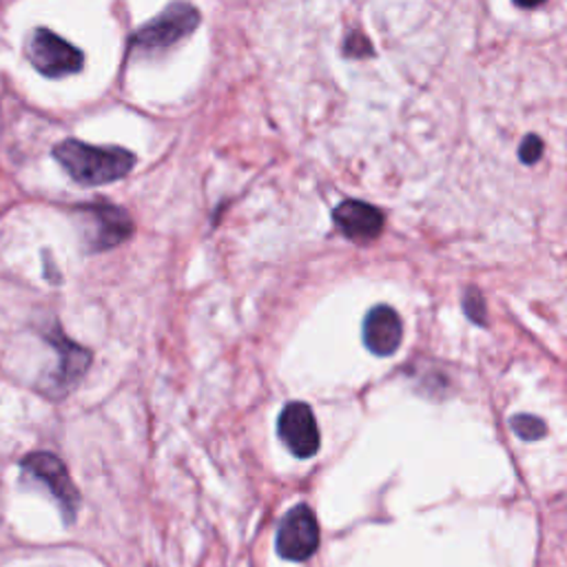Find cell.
<instances>
[{
    "label": "cell",
    "instance_id": "7",
    "mask_svg": "<svg viewBox=\"0 0 567 567\" xmlns=\"http://www.w3.org/2000/svg\"><path fill=\"white\" fill-rule=\"evenodd\" d=\"M277 434L297 460H310L317 455L321 439L315 412L308 404H288L277 419Z\"/></svg>",
    "mask_w": 567,
    "mask_h": 567
},
{
    "label": "cell",
    "instance_id": "4",
    "mask_svg": "<svg viewBox=\"0 0 567 567\" xmlns=\"http://www.w3.org/2000/svg\"><path fill=\"white\" fill-rule=\"evenodd\" d=\"M23 473L34 477L36 481H41L43 486L49 488V492L54 495V499L58 501L63 514L67 517V521L76 517L78 506H80V492L76 488V484L71 481L65 464L52 455V452H32L21 464Z\"/></svg>",
    "mask_w": 567,
    "mask_h": 567
},
{
    "label": "cell",
    "instance_id": "8",
    "mask_svg": "<svg viewBox=\"0 0 567 567\" xmlns=\"http://www.w3.org/2000/svg\"><path fill=\"white\" fill-rule=\"evenodd\" d=\"M337 229L355 245H371L384 231V213L368 202L347 200L332 211Z\"/></svg>",
    "mask_w": 567,
    "mask_h": 567
},
{
    "label": "cell",
    "instance_id": "12",
    "mask_svg": "<svg viewBox=\"0 0 567 567\" xmlns=\"http://www.w3.org/2000/svg\"><path fill=\"white\" fill-rule=\"evenodd\" d=\"M464 308L468 313V317L477 324H486V306H484V299L479 295V291H468L466 297H464Z\"/></svg>",
    "mask_w": 567,
    "mask_h": 567
},
{
    "label": "cell",
    "instance_id": "15",
    "mask_svg": "<svg viewBox=\"0 0 567 567\" xmlns=\"http://www.w3.org/2000/svg\"><path fill=\"white\" fill-rule=\"evenodd\" d=\"M543 3H545V0H514V5H519L523 10H532V8H538Z\"/></svg>",
    "mask_w": 567,
    "mask_h": 567
},
{
    "label": "cell",
    "instance_id": "3",
    "mask_svg": "<svg viewBox=\"0 0 567 567\" xmlns=\"http://www.w3.org/2000/svg\"><path fill=\"white\" fill-rule=\"evenodd\" d=\"M27 54L32 65L47 78H65L78 73L84 65L82 52L47 27H38L32 34Z\"/></svg>",
    "mask_w": 567,
    "mask_h": 567
},
{
    "label": "cell",
    "instance_id": "5",
    "mask_svg": "<svg viewBox=\"0 0 567 567\" xmlns=\"http://www.w3.org/2000/svg\"><path fill=\"white\" fill-rule=\"evenodd\" d=\"M319 547V523L308 506L293 508L280 523L275 549L286 560H306Z\"/></svg>",
    "mask_w": 567,
    "mask_h": 567
},
{
    "label": "cell",
    "instance_id": "9",
    "mask_svg": "<svg viewBox=\"0 0 567 567\" xmlns=\"http://www.w3.org/2000/svg\"><path fill=\"white\" fill-rule=\"evenodd\" d=\"M401 319L390 306H375L364 319V344L373 355L390 358L401 347Z\"/></svg>",
    "mask_w": 567,
    "mask_h": 567
},
{
    "label": "cell",
    "instance_id": "14",
    "mask_svg": "<svg viewBox=\"0 0 567 567\" xmlns=\"http://www.w3.org/2000/svg\"><path fill=\"white\" fill-rule=\"evenodd\" d=\"M541 156H543V140L538 136H528L519 147V158L525 165H534V162H538Z\"/></svg>",
    "mask_w": 567,
    "mask_h": 567
},
{
    "label": "cell",
    "instance_id": "10",
    "mask_svg": "<svg viewBox=\"0 0 567 567\" xmlns=\"http://www.w3.org/2000/svg\"><path fill=\"white\" fill-rule=\"evenodd\" d=\"M47 339L52 342V347H56V351L60 353V366L58 373L54 375V386L56 388H71L87 371V366L91 364V353L80 349L71 339H67L58 328H54Z\"/></svg>",
    "mask_w": 567,
    "mask_h": 567
},
{
    "label": "cell",
    "instance_id": "11",
    "mask_svg": "<svg viewBox=\"0 0 567 567\" xmlns=\"http://www.w3.org/2000/svg\"><path fill=\"white\" fill-rule=\"evenodd\" d=\"M510 426L523 441H538L545 434V423L534 415H517Z\"/></svg>",
    "mask_w": 567,
    "mask_h": 567
},
{
    "label": "cell",
    "instance_id": "6",
    "mask_svg": "<svg viewBox=\"0 0 567 567\" xmlns=\"http://www.w3.org/2000/svg\"><path fill=\"white\" fill-rule=\"evenodd\" d=\"M80 213H84L87 222H91V236H89V251H109L127 242L134 234V219L132 215L111 202H95L80 206Z\"/></svg>",
    "mask_w": 567,
    "mask_h": 567
},
{
    "label": "cell",
    "instance_id": "1",
    "mask_svg": "<svg viewBox=\"0 0 567 567\" xmlns=\"http://www.w3.org/2000/svg\"><path fill=\"white\" fill-rule=\"evenodd\" d=\"M54 158L73 182L84 186L116 182L136 167V156L123 147H95L80 140L60 143Z\"/></svg>",
    "mask_w": 567,
    "mask_h": 567
},
{
    "label": "cell",
    "instance_id": "2",
    "mask_svg": "<svg viewBox=\"0 0 567 567\" xmlns=\"http://www.w3.org/2000/svg\"><path fill=\"white\" fill-rule=\"evenodd\" d=\"M197 8L186 3V0H175V3H171L162 14H158L154 21H149L134 34L132 47L145 54L165 52L191 36L197 30Z\"/></svg>",
    "mask_w": 567,
    "mask_h": 567
},
{
    "label": "cell",
    "instance_id": "13",
    "mask_svg": "<svg viewBox=\"0 0 567 567\" xmlns=\"http://www.w3.org/2000/svg\"><path fill=\"white\" fill-rule=\"evenodd\" d=\"M344 52L347 56L351 58H364V56H371L373 54V47L368 43V38H364L360 32H353L347 43H344Z\"/></svg>",
    "mask_w": 567,
    "mask_h": 567
}]
</instances>
